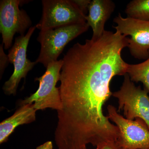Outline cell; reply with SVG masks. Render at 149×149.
Wrapping results in <instances>:
<instances>
[{"label":"cell","instance_id":"6da1fadb","mask_svg":"<svg viewBox=\"0 0 149 149\" xmlns=\"http://www.w3.org/2000/svg\"><path fill=\"white\" fill-rule=\"evenodd\" d=\"M127 38L105 30L97 39L77 42L64 56L59 87L62 108L57 111L56 132L75 143L95 144L117 134L116 125L103 113L112 95V79L127 73L128 64L121 57Z\"/></svg>","mask_w":149,"mask_h":149},{"label":"cell","instance_id":"7a4b0ae2","mask_svg":"<svg viewBox=\"0 0 149 149\" xmlns=\"http://www.w3.org/2000/svg\"><path fill=\"white\" fill-rule=\"evenodd\" d=\"M89 28L85 22L40 31L37 40L41 49L36 62L42 63L46 68L51 63L57 61L67 44Z\"/></svg>","mask_w":149,"mask_h":149},{"label":"cell","instance_id":"3957f363","mask_svg":"<svg viewBox=\"0 0 149 149\" xmlns=\"http://www.w3.org/2000/svg\"><path fill=\"white\" fill-rule=\"evenodd\" d=\"M63 61L53 62L46 68L45 72L41 77H36L35 81L39 82V87L35 93L19 102L21 106L28 104H34L37 110L50 108L57 111L62 108L59 88L56 86L60 81L61 71Z\"/></svg>","mask_w":149,"mask_h":149},{"label":"cell","instance_id":"277c9868","mask_svg":"<svg viewBox=\"0 0 149 149\" xmlns=\"http://www.w3.org/2000/svg\"><path fill=\"white\" fill-rule=\"evenodd\" d=\"M42 13L37 29L42 30L86 22L85 15L73 0H42Z\"/></svg>","mask_w":149,"mask_h":149},{"label":"cell","instance_id":"5b68a950","mask_svg":"<svg viewBox=\"0 0 149 149\" xmlns=\"http://www.w3.org/2000/svg\"><path fill=\"white\" fill-rule=\"evenodd\" d=\"M120 90L112 93L118 100V111H123L127 119L134 120L140 118L144 120L149 128V96L148 91L141 86L136 87L127 73Z\"/></svg>","mask_w":149,"mask_h":149},{"label":"cell","instance_id":"8992f818","mask_svg":"<svg viewBox=\"0 0 149 149\" xmlns=\"http://www.w3.org/2000/svg\"><path fill=\"white\" fill-rule=\"evenodd\" d=\"M109 120L115 123L119 130L117 143L121 149H149V128L140 118L130 120L123 117L113 106L107 107Z\"/></svg>","mask_w":149,"mask_h":149},{"label":"cell","instance_id":"52a82bcc","mask_svg":"<svg viewBox=\"0 0 149 149\" xmlns=\"http://www.w3.org/2000/svg\"><path fill=\"white\" fill-rule=\"evenodd\" d=\"M36 25L30 27L25 35L17 37L9 51V63L13 65L14 71L3 87L4 93L7 95H15L18 85L22 78L25 79L27 73L37 64L27 58V48L29 40L35 29Z\"/></svg>","mask_w":149,"mask_h":149},{"label":"cell","instance_id":"ba28073f","mask_svg":"<svg viewBox=\"0 0 149 149\" xmlns=\"http://www.w3.org/2000/svg\"><path fill=\"white\" fill-rule=\"evenodd\" d=\"M24 1L1 0L0 2V32L4 49L11 47L14 35H24L32 27V22L26 12L20 10L19 6Z\"/></svg>","mask_w":149,"mask_h":149},{"label":"cell","instance_id":"9c48e42d","mask_svg":"<svg viewBox=\"0 0 149 149\" xmlns=\"http://www.w3.org/2000/svg\"><path fill=\"white\" fill-rule=\"evenodd\" d=\"M116 26L113 27L121 35L128 38V48L131 55L139 59L149 57V21L127 17L120 14L113 19Z\"/></svg>","mask_w":149,"mask_h":149},{"label":"cell","instance_id":"30bf717a","mask_svg":"<svg viewBox=\"0 0 149 149\" xmlns=\"http://www.w3.org/2000/svg\"><path fill=\"white\" fill-rule=\"evenodd\" d=\"M115 9V4L111 0H93L88 6L89 13L86 22L92 28V39L101 37L104 32V26Z\"/></svg>","mask_w":149,"mask_h":149},{"label":"cell","instance_id":"8fae6325","mask_svg":"<svg viewBox=\"0 0 149 149\" xmlns=\"http://www.w3.org/2000/svg\"><path fill=\"white\" fill-rule=\"evenodd\" d=\"M37 110L34 104L19 106L14 114L0 123V144L6 143L10 136L19 125L29 124L36 120Z\"/></svg>","mask_w":149,"mask_h":149},{"label":"cell","instance_id":"7c38bea8","mask_svg":"<svg viewBox=\"0 0 149 149\" xmlns=\"http://www.w3.org/2000/svg\"><path fill=\"white\" fill-rule=\"evenodd\" d=\"M127 73L131 81L143 83L144 88L149 93V57L139 64H128Z\"/></svg>","mask_w":149,"mask_h":149},{"label":"cell","instance_id":"4fadbf2b","mask_svg":"<svg viewBox=\"0 0 149 149\" xmlns=\"http://www.w3.org/2000/svg\"><path fill=\"white\" fill-rule=\"evenodd\" d=\"M128 17L149 21V0H133L126 6Z\"/></svg>","mask_w":149,"mask_h":149},{"label":"cell","instance_id":"5bb4252c","mask_svg":"<svg viewBox=\"0 0 149 149\" xmlns=\"http://www.w3.org/2000/svg\"><path fill=\"white\" fill-rule=\"evenodd\" d=\"M3 44H2L0 45V74H1V78L2 76L3 73L4 71L6 68L7 66L9 61L8 56L6 55L4 52Z\"/></svg>","mask_w":149,"mask_h":149},{"label":"cell","instance_id":"9a60e30c","mask_svg":"<svg viewBox=\"0 0 149 149\" xmlns=\"http://www.w3.org/2000/svg\"><path fill=\"white\" fill-rule=\"evenodd\" d=\"M85 149H87L86 148ZM95 149H121L117 142L113 141L104 142L99 144Z\"/></svg>","mask_w":149,"mask_h":149},{"label":"cell","instance_id":"2e32d148","mask_svg":"<svg viewBox=\"0 0 149 149\" xmlns=\"http://www.w3.org/2000/svg\"><path fill=\"white\" fill-rule=\"evenodd\" d=\"M73 1L78 6L80 10L86 15L87 10H88V6L91 3V1L90 0H73Z\"/></svg>","mask_w":149,"mask_h":149},{"label":"cell","instance_id":"e0dca14e","mask_svg":"<svg viewBox=\"0 0 149 149\" xmlns=\"http://www.w3.org/2000/svg\"><path fill=\"white\" fill-rule=\"evenodd\" d=\"M53 145L52 142L48 141L39 146L37 147L36 149H53Z\"/></svg>","mask_w":149,"mask_h":149},{"label":"cell","instance_id":"ac0fdd59","mask_svg":"<svg viewBox=\"0 0 149 149\" xmlns=\"http://www.w3.org/2000/svg\"></svg>","mask_w":149,"mask_h":149}]
</instances>
